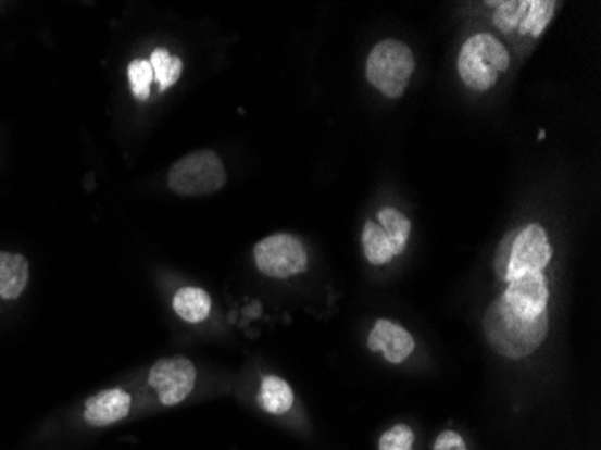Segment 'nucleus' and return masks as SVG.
<instances>
[{"label":"nucleus","mask_w":601,"mask_h":450,"mask_svg":"<svg viewBox=\"0 0 601 450\" xmlns=\"http://www.w3.org/2000/svg\"><path fill=\"white\" fill-rule=\"evenodd\" d=\"M260 403L267 413H287L293 403L292 388L283 378L265 377L260 391Z\"/></svg>","instance_id":"14"},{"label":"nucleus","mask_w":601,"mask_h":450,"mask_svg":"<svg viewBox=\"0 0 601 450\" xmlns=\"http://www.w3.org/2000/svg\"><path fill=\"white\" fill-rule=\"evenodd\" d=\"M508 304L521 314L540 315L548 310L549 290L544 274L528 273L508 282L506 292L502 293Z\"/></svg>","instance_id":"8"},{"label":"nucleus","mask_w":601,"mask_h":450,"mask_svg":"<svg viewBox=\"0 0 601 450\" xmlns=\"http://www.w3.org/2000/svg\"><path fill=\"white\" fill-rule=\"evenodd\" d=\"M367 346L372 351H383L387 361L400 364L414 351V339L403 326L380 320L373 326Z\"/></svg>","instance_id":"9"},{"label":"nucleus","mask_w":601,"mask_h":450,"mask_svg":"<svg viewBox=\"0 0 601 450\" xmlns=\"http://www.w3.org/2000/svg\"><path fill=\"white\" fill-rule=\"evenodd\" d=\"M528 10V0H517V2H501L497 5L493 24L502 33L518 32L524 13Z\"/></svg>","instance_id":"18"},{"label":"nucleus","mask_w":601,"mask_h":450,"mask_svg":"<svg viewBox=\"0 0 601 450\" xmlns=\"http://www.w3.org/2000/svg\"><path fill=\"white\" fill-rule=\"evenodd\" d=\"M227 180L224 163L213 150L188 153L173 164L167 173V184L173 193L183 197H202L216 193Z\"/></svg>","instance_id":"4"},{"label":"nucleus","mask_w":601,"mask_h":450,"mask_svg":"<svg viewBox=\"0 0 601 450\" xmlns=\"http://www.w3.org/2000/svg\"><path fill=\"white\" fill-rule=\"evenodd\" d=\"M551 254L553 252L544 227L540 224L526 225L513 240L504 282H512L523 274L542 273L548 267Z\"/></svg>","instance_id":"6"},{"label":"nucleus","mask_w":601,"mask_h":450,"mask_svg":"<svg viewBox=\"0 0 601 450\" xmlns=\"http://www.w3.org/2000/svg\"><path fill=\"white\" fill-rule=\"evenodd\" d=\"M414 54L408 43L387 38L378 42L367 57V82L387 98H402L413 78Z\"/></svg>","instance_id":"3"},{"label":"nucleus","mask_w":601,"mask_h":450,"mask_svg":"<svg viewBox=\"0 0 601 450\" xmlns=\"http://www.w3.org/2000/svg\"><path fill=\"white\" fill-rule=\"evenodd\" d=\"M435 450H466L465 440L454 430H445L438 436Z\"/></svg>","instance_id":"22"},{"label":"nucleus","mask_w":601,"mask_h":450,"mask_svg":"<svg viewBox=\"0 0 601 450\" xmlns=\"http://www.w3.org/2000/svg\"><path fill=\"white\" fill-rule=\"evenodd\" d=\"M148 383L155 389L164 405H177L193 391L197 370L193 362L184 357L161 359L150 370Z\"/></svg>","instance_id":"7"},{"label":"nucleus","mask_w":601,"mask_h":450,"mask_svg":"<svg viewBox=\"0 0 601 450\" xmlns=\"http://www.w3.org/2000/svg\"><path fill=\"white\" fill-rule=\"evenodd\" d=\"M150 65L153 68V78L159 84V89L167 90L177 84L183 74L184 63L178 57L167 53V49L159 48L150 57Z\"/></svg>","instance_id":"17"},{"label":"nucleus","mask_w":601,"mask_h":450,"mask_svg":"<svg viewBox=\"0 0 601 450\" xmlns=\"http://www.w3.org/2000/svg\"><path fill=\"white\" fill-rule=\"evenodd\" d=\"M510 67V53L490 33L472 35L458 57V73L463 84L476 92L493 89Z\"/></svg>","instance_id":"2"},{"label":"nucleus","mask_w":601,"mask_h":450,"mask_svg":"<svg viewBox=\"0 0 601 450\" xmlns=\"http://www.w3.org/2000/svg\"><path fill=\"white\" fill-rule=\"evenodd\" d=\"M29 279L26 258L13 252L0 251V298L16 299L24 292Z\"/></svg>","instance_id":"11"},{"label":"nucleus","mask_w":601,"mask_h":450,"mask_svg":"<svg viewBox=\"0 0 601 450\" xmlns=\"http://www.w3.org/2000/svg\"><path fill=\"white\" fill-rule=\"evenodd\" d=\"M132 397L123 389H107L89 398L85 403V420L89 424L110 425L125 418L130 413Z\"/></svg>","instance_id":"10"},{"label":"nucleus","mask_w":601,"mask_h":450,"mask_svg":"<svg viewBox=\"0 0 601 450\" xmlns=\"http://www.w3.org/2000/svg\"><path fill=\"white\" fill-rule=\"evenodd\" d=\"M556 2L553 0H528V10L524 13L518 33L526 37L539 38L553 18Z\"/></svg>","instance_id":"15"},{"label":"nucleus","mask_w":601,"mask_h":450,"mask_svg":"<svg viewBox=\"0 0 601 450\" xmlns=\"http://www.w3.org/2000/svg\"><path fill=\"white\" fill-rule=\"evenodd\" d=\"M518 230H512L502 238L501 246L497 249L496 254V273L501 279H506L508 262H510V252H512V243L517 236Z\"/></svg>","instance_id":"21"},{"label":"nucleus","mask_w":601,"mask_h":450,"mask_svg":"<svg viewBox=\"0 0 601 450\" xmlns=\"http://www.w3.org/2000/svg\"><path fill=\"white\" fill-rule=\"evenodd\" d=\"M128 79H130L132 92L139 101L150 98V85L153 79V68L147 60H134L128 65Z\"/></svg>","instance_id":"19"},{"label":"nucleus","mask_w":601,"mask_h":450,"mask_svg":"<svg viewBox=\"0 0 601 450\" xmlns=\"http://www.w3.org/2000/svg\"><path fill=\"white\" fill-rule=\"evenodd\" d=\"M414 435L408 425H395L380 438V450H413Z\"/></svg>","instance_id":"20"},{"label":"nucleus","mask_w":601,"mask_h":450,"mask_svg":"<svg viewBox=\"0 0 601 450\" xmlns=\"http://www.w3.org/2000/svg\"><path fill=\"white\" fill-rule=\"evenodd\" d=\"M173 310L186 323H202L211 312L210 293L199 287L180 288L173 298Z\"/></svg>","instance_id":"12"},{"label":"nucleus","mask_w":601,"mask_h":450,"mask_svg":"<svg viewBox=\"0 0 601 450\" xmlns=\"http://www.w3.org/2000/svg\"><path fill=\"white\" fill-rule=\"evenodd\" d=\"M548 310L529 317L508 304L506 299L493 301L485 315V336L499 355L508 359H524L531 355L548 334Z\"/></svg>","instance_id":"1"},{"label":"nucleus","mask_w":601,"mask_h":450,"mask_svg":"<svg viewBox=\"0 0 601 450\" xmlns=\"http://www.w3.org/2000/svg\"><path fill=\"white\" fill-rule=\"evenodd\" d=\"M380 227L386 230L387 238L391 240L395 257L402 254L403 249L408 246L409 235H411V222L408 216L395 210V208H384L378 213Z\"/></svg>","instance_id":"16"},{"label":"nucleus","mask_w":601,"mask_h":450,"mask_svg":"<svg viewBox=\"0 0 601 450\" xmlns=\"http://www.w3.org/2000/svg\"><path fill=\"white\" fill-rule=\"evenodd\" d=\"M362 246H364L367 262L372 265H386L395 258L391 240L387 238L386 230L377 222L370 221L364 225Z\"/></svg>","instance_id":"13"},{"label":"nucleus","mask_w":601,"mask_h":450,"mask_svg":"<svg viewBox=\"0 0 601 450\" xmlns=\"http://www.w3.org/2000/svg\"><path fill=\"white\" fill-rule=\"evenodd\" d=\"M254 260L263 274L285 279L301 274L309 267L303 243L292 235H271L254 247Z\"/></svg>","instance_id":"5"}]
</instances>
